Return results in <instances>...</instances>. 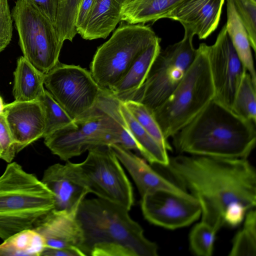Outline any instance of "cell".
Segmentation results:
<instances>
[{
  "label": "cell",
  "mask_w": 256,
  "mask_h": 256,
  "mask_svg": "<svg viewBox=\"0 0 256 256\" xmlns=\"http://www.w3.org/2000/svg\"><path fill=\"white\" fill-rule=\"evenodd\" d=\"M164 168L176 185L197 200L202 221L216 232L230 206L241 204L248 210L256 206V170L247 158L180 155Z\"/></svg>",
  "instance_id": "6da1fadb"
},
{
  "label": "cell",
  "mask_w": 256,
  "mask_h": 256,
  "mask_svg": "<svg viewBox=\"0 0 256 256\" xmlns=\"http://www.w3.org/2000/svg\"><path fill=\"white\" fill-rule=\"evenodd\" d=\"M125 208L98 198L84 199L76 212L84 256H156L158 246Z\"/></svg>",
  "instance_id": "7a4b0ae2"
},
{
  "label": "cell",
  "mask_w": 256,
  "mask_h": 256,
  "mask_svg": "<svg viewBox=\"0 0 256 256\" xmlns=\"http://www.w3.org/2000/svg\"><path fill=\"white\" fill-rule=\"evenodd\" d=\"M172 138L180 152L247 158L256 145V124L214 99Z\"/></svg>",
  "instance_id": "3957f363"
},
{
  "label": "cell",
  "mask_w": 256,
  "mask_h": 256,
  "mask_svg": "<svg viewBox=\"0 0 256 256\" xmlns=\"http://www.w3.org/2000/svg\"><path fill=\"white\" fill-rule=\"evenodd\" d=\"M54 208V194L34 175L16 162L0 176V238L34 228Z\"/></svg>",
  "instance_id": "277c9868"
},
{
  "label": "cell",
  "mask_w": 256,
  "mask_h": 256,
  "mask_svg": "<svg viewBox=\"0 0 256 256\" xmlns=\"http://www.w3.org/2000/svg\"><path fill=\"white\" fill-rule=\"evenodd\" d=\"M208 46L200 44L192 63L170 96L152 113L168 140L194 118L214 98Z\"/></svg>",
  "instance_id": "5b68a950"
},
{
  "label": "cell",
  "mask_w": 256,
  "mask_h": 256,
  "mask_svg": "<svg viewBox=\"0 0 256 256\" xmlns=\"http://www.w3.org/2000/svg\"><path fill=\"white\" fill-rule=\"evenodd\" d=\"M159 38L148 26L120 24L93 56L90 72L94 80L102 88L110 89L138 56Z\"/></svg>",
  "instance_id": "8992f818"
},
{
  "label": "cell",
  "mask_w": 256,
  "mask_h": 256,
  "mask_svg": "<svg viewBox=\"0 0 256 256\" xmlns=\"http://www.w3.org/2000/svg\"><path fill=\"white\" fill-rule=\"evenodd\" d=\"M128 132L96 106L71 124L44 136V143L52 154L68 161L92 148L120 144V136Z\"/></svg>",
  "instance_id": "52a82bcc"
},
{
  "label": "cell",
  "mask_w": 256,
  "mask_h": 256,
  "mask_svg": "<svg viewBox=\"0 0 256 256\" xmlns=\"http://www.w3.org/2000/svg\"><path fill=\"white\" fill-rule=\"evenodd\" d=\"M194 36L184 31L180 41L160 50L142 86L118 99L142 103L152 112L160 106L180 82L194 58Z\"/></svg>",
  "instance_id": "ba28073f"
},
{
  "label": "cell",
  "mask_w": 256,
  "mask_h": 256,
  "mask_svg": "<svg viewBox=\"0 0 256 256\" xmlns=\"http://www.w3.org/2000/svg\"><path fill=\"white\" fill-rule=\"evenodd\" d=\"M11 14L23 56L46 74L59 62L64 44L54 25L27 0H16Z\"/></svg>",
  "instance_id": "9c48e42d"
},
{
  "label": "cell",
  "mask_w": 256,
  "mask_h": 256,
  "mask_svg": "<svg viewBox=\"0 0 256 256\" xmlns=\"http://www.w3.org/2000/svg\"><path fill=\"white\" fill-rule=\"evenodd\" d=\"M44 86L74 120L96 106L102 91L90 71L60 62L45 74Z\"/></svg>",
  "instance_id": "30bf717a"
},
{
  "label": "cell",
  "mask_w": 256,
  "mask_h": 256,
  "mask_svg": "<svg viewBox=\"0 0 256 256\" xmlns=\"http://www.w3.org/2000/svg\"><path fill=\"white\" fill-rule=\"evenodd\" d=\"M79 164L90 193L130 210L134 203L132 187L110 146L88 150Z\"/></svg>",
  "instance_id": "8fae6325"
},
{
  "label": "cell",
  "mask_w": 256,
  "mask_h": 256,
  "mask_svg": "<svg viewBox=\"0 0 256 256\" xmlns=\"http://www.w3.org/2000/svg\"><path fill=\"white\" fill-rule=\"evenodd\" d=\"M140 206L148 221L170 230L190 225L200 218L202 212L198 202L190 194H181L166 190L142 196Z\"/></svg>",
  "instance_id": "7c38bea8"
},
{
  "label": "cell",
  "mask_w": 256,
  "mask_h": 256,
  "mask_svg": "<svg viewBox=\"0 0 256 256\" xmlns=\"http://www.w3.org/2000/svg\"><path fill=\"white\" fill-rule=\"evenodd\" d=\"M208 53L214 89V99L231 108L236 90L246 70L232 46L226 24L214 43L208 46Z\"/></svg>",
  "instance_id": "4fadbf2b"
},
{
  "label": "cell",
  "mask_w": 256,
  "mask_h": 256,
  "mask_svg": "<svg viewBox=\"0 0 256 256\" xmlns=\"http://www.w3.org/2000/svg\"><path fill=\"white\" fill-rule=\"evenodd\" d=\"M41 180L53 194L56 210L76 213L90 193L79 163L54 164L46 169Z\"/></svg>",
  "instance_id": "5bb4252c"
},
{
  "label": "cell",
  "mask_w": 256,
  "mask_h": 256,
  "mask_svg": "<svg viewBox=\"0 0 256 256\" xmlns=\"http://www.w3.org/2000/svg\"><path fill=\"white\" fill-rule=\"evenodd\" d=\"M4 115L17 153L44 137L45 114L39 100L5 104Z\"/></svg>",
  "instance_id": "9a60e30c"
},
{
  "label": "cell",
  "mask_w": 256,
  "mask_h": 256,
  "mask_svg": "<svg viewBox=\"0 0 256 256\" xmlns=\"http://www.w3.org/2000/svg\"><path fill=\"white\" fill-rule=\"evenodd\" d=\"M224 0H183L165 14L180 22L184 31L205 39L216 28Z\"/></svg>",
  "instance_id": "2e32d148"
},
{
  "label": "cell",
  "mask_w": 256,
  "mask_h": 256,
  "mask_svg": "<svg viewBox=\"0 0 256 256\" xmlns=\"http://www.w3.org/2000/svg\"><path fill=\"white\" fill-rule=\"evenodd\" d=\"M76 213L52 210L36 224L34 229L44 238L46 248L82 252V232Z\"/></svg>",
  "instance_id": "e0dca14e"
},
{
  "label": "cell",
  "mask_w": 256,
  "mask_h": 256,
  "mask_svg": "<svg viewBox=\"0 0 256 256\" xmlns=\"http://www.w3.org/2000/svg\"><path fill=\"white\" fill-rule=\"evenodd\" d=\"M118 160L134 180L141 196L158 190L188 194L154 170L144 160L119 144L110 146Z\"/></svg>",
  "instance_id": "ac0fdd59"
},
{
  "label": "cell",
  "mask_w": 256,
  "mask_h": 256,
  "mask_svg": "<svg viewBox=\"0 0 256 256\" xmlns=\"http://www.w3.org/2000/svg\"><path fill=\"white\" fill-rule=\"evenodd\" d=\"M122 6L117 0H94L85 22L77 34L86 40L106 38L121 21Z\"/></svg>",
  "instance_id": "d6986e66"
},
{
  "label": "cell",
  "mask_w": 256,
  "mask_h": 256,
  "mask_svg": "<svg viewBox=\"0 0 256 256\" xmlns=\"http://www.w3.org/2000/svg\"><path fill=\"white\" fill-rule=\"evenodd\" d=\"M160 38L146 48L135 60L126 74L110 89L117 98L138 89L145 80L160 48Z\"/></svg>",
  "instance_id": "ffe728a7"
},
{
  "label": "cell",
  "mask_w": 256,
  "mask_h": 256,
  "mask_svg": "<svg viewBox=\"0 0 256 256\" xmlns=\"http://www.w3.org/2000/svg\"><path fill=\"white\" fill-rule=\"evenodd\" d=\"M14 76L12 95L15 100H38L44 92L45 74L38 70L24 56L18 58Z\"/></svg>",
  "instance_id": "44dd1931"
},
{
  "label": "cell",
  "mask_w": 256,
  "mask_h": 256,
  "mask_svg": "<svg viewBox=\"0 0 256 256\" xmlns=\"http://www.w3.org/2000/svg\"><path fill=\"white\" fill-rule=\"evenodd\" d=\"M119 100L120 114L136 144L138 150L150 163L167 166L170 161L167 150L138 124L122 102Z\"/></svg>",
  "instance_id": "7402d4cb"
},
{
  "label": "cell",
  "mask_w": 256,
  "mask_h": 256,
  "mask_svg": "<svg viewBox=\"0 0 256 256\" xmlns=\"http://www.w3.org/2000/svg\"><path fill=\"white\" fill-rule=\"evenodd\" d=\"M183 0H130L122 5L121 21L130 24L154 22Z\"/></svg>",
  "instance_id": "603a6c76"
},
{
  "label": "cell",
  "mask_w": 256,
  "mask_h": 256,
  "mask_svg": "<svg viewBox=\"0 0 256 256\" xmlns=\"http://www.w3.org/2000/svg\"><path fill=\"white\" fill-rule=\"evenodd\" d=\"M226 26L228 36L244 68L256 83V74L248 34L232 0H226Z\"/></svg>",
  "instance_id": "cb8c5ba5"
},
{
  "label": "cell",
  "mask_w": 256,
  "mask_h": 256,
  "mask_svg": "<svg viewBox=\"0 0 256 256\" xmlns=\"http://www.w3.org/2000/svg\"><path fill=\"white\" fill-rule=\"evenodd\" d=\"M4 240L0 256H40L46 248L44 238L34 228L22 230Z\"/></svg>",
  "instance_id": "d4e9b609"
},
{
  "label": "cell",
  "mask_w": 256,
  "mask_h": 256,
  "mask_svg": "<svg viewBox=\"0 0 256 256\" xmlns=\"http://www.w3.org/2000/svg\"><path fill=\"white\" fill-rule=\"evenodd\" d=\"M231 109L240 116L256 124V83L247 71L236 90Z\"/></svg>",
  "instance_id": "484cf974"
},
{
  "label": "cell",
  "mask_w": 256,
  "mask_h": 256,
  "mask_svg": "<svg viewBox=\"0 0 256 256\" xmlns=\"http://www.w3.org/2000/svg\"><path fill=\"white\" fill-rule=\"evenodd\" d=\"M256 255V212L254 208L246 214L244 226L232 240L230 256Z\"/></svg>",
  "instance_id": "4316f807"
},
{
  "label": "cell",
  "mask_w": 256,
  "mask_h": 256,
  "mask_svg": "<svg viewBox=\"0 0 256 256\" xmlns=\"http://www.w3.org/2000/svg\"><path fill=\"white\" fill-rule=\"evenodd\" d=\"M122 102L138 124L162 148L172 150L171 146L164 138L152 112L146 106L133 100Z\"/></svg>",
  "instance_id": "83f0119b"
},
{
  "label": "cell",
  "mask_w": 256,
  "mask_h": 256,
  "mask_svg": "<svg viewBox=\"0 0 256 256\" xmlns=\"http://www.w3.org/2000/svg\"><path fill=\"white\" fill-rule=\"evenodd\" d=\"M80 0H59L56 30L60 40L72 42L77 34L76 20Z\"/></svg>",
  "instance_id": "f1b7e54d"
},
{
  "label": "cell",
  "mask_w": 256,
  "mask_h": 256,
  "mask_svg": "<svg viewBox=\"0 0 256 256\" xmlns=\"http://www.w3.org/2000/svg\"><path fill=\"white\" fill-rule=\"evenodd\" d=\"M38 100L42 104L45 114L46 129L43 138L74 120L46 90Z\"/></svg>",
  "instance_id": "f546056e"
},
{
  "label": "cell",
  "mask_w": 256,
  "mask_h": 256,
  "mask_svg": "<svg viewBox=\"0 0 256 256\" xmlns=\"http://www.w3.org/2000/svg\"><path fill=\"white\" fill-rule=\"evenodd\" d=\"M216 233L211 226L202 221L196 224L189 236L192 252L197 256H210Z\"/></svg>",
  "instance_id": "4dcf8cb0"
},
{
  "label": "cell",
  "mask_w": 256,
  "mask_h": 256,
  "mask_svg": "<svg viewBox=\"0 0 256 256\" xmlns=\"http://www.w3.org/2000/svg\"><path fill=\"white\" fill-rule=\"evenodd\" d=\"M236 13L245 28L251 48L256 52V0H232Z\"/></svg>",
  "instance_id": "1f68e13d"
},
{
  "label": "cell",
  "mask_w": 256,
  "mask_h": 256,
  "mask_svg": "<svg viewBox=\"0 0 256 256\" xmlns=\"http://www.w3.org/2000/svg\"><path fill=\"white\" fill-rule=\"evenodd\" d=\"M12 21L8 0H0V53L11 41Z\"/></svg>",
  "instance_id": "d6a6232c"
},
{
  "label": "cell",
  "mask_w": 256,
  "mask_h": 256,
  "mask_svg": "<svg viewBox=\"0 0 256 256\" xmlns=\"http://www.w3.org/2000/svg\"><path fill=\"white\" fill-rule=\"evenodd\" d=\"M17 154L4 114L0 115V159L11 162Z\"/></svg>",
  "instance_id": "836d02e7"
},
{
  "label": "cell",
  "mask_w": 256,
  "mask_h": 256,
  "mask_svg": "<svg viewBox=\"0 0 256 256\" xmlns=\"http://www.w3.org/2000/svg\"><path fill=\"white\" fill-rule=\"evenodd\" d=\"M54 25L56 24L59 0H27Z\"/></svg>",
  "instance_id": "e575fe53"
},
{
  "label": "cell",
  "mask_w": 256,
  "mask_h": 256,
  "mask_svg": "<svg viewBox=\"0 0 256 256\" xmlns=\"http://www.w3.org/2000/svg\"><path fill=\"white\" fill-rule=\"evenodd\" d=\"M246 208L241 204H235L230 206L224 215V224L231 226L238 225L244 220Z\"/></svg>",
  "instance_id": "d590c367"
},
{
  "label": "cell",
  "mask_w": 256,
  "mask_h": 256,
  "mask_svg": "<svg viewBox=\"0 0 256 256\" xmlns=\"http://www.w3.org/2000/svg\"><path fill=\"white\" fill-rule=\"evenodd\" d=\"M94 0H80L77 12L76 26V32L85 22L92 7Z\"/></svg>",
  "instance_id": "8d00e7d4"
},
{
  "label": "cell",
  "mask_w": 256,
  "mask_h": 256,
  "mask_svg": "<svg viewBox=\"0 0 256 256\" xmlns=\"http://www.w3.org/2000/svg\"><path fill=\"white\" fill-rule=\"evenodd\" d=\"M43 256H80L77 252L60 248H46L43 252Z\"/></svg>",
  "instance_id": "74e56055"
},
{
  "label": "cell",
  "mask_w": 256,
  "mask_h": 256,
  "mask_svg": "<svg viewBox=\"0 0 256 256\" xmlns=\"http://www.w3.org/2000/svg\"><path fill=\"white\" fill-rule=\"evenodd\" d=\"M5 104L2 97L0 96V115L3 114L4 112Z\"/></svg>",
  "instance_id": "f35d334b"
},
{
  "label": "cell",
  "mask_w": 256,
  "mask_h": 256,
  "mask_svg": "<svg viewBox=\"0 0 256 256\" xmlns=\"http://www.w3.org/2000/svg\"><path fill=\"white\" fill-rule=\"evenodd\" d=\"M118 0V2H121L122 4V5H124V4L130 2V0Z\"/></svg>",
  "instance_id": "ab89813d"
},
{
  "label": "cell",
  "mask_w": 256,
  "mask_h": 256,
  "mask_svg": "<svg viewBox=\"0 0 256 256\" xmlns=\"http://www.w3.org/2000/svg\"></svg>",
  "instance_id": "60d3db41"
}]
</instances>
